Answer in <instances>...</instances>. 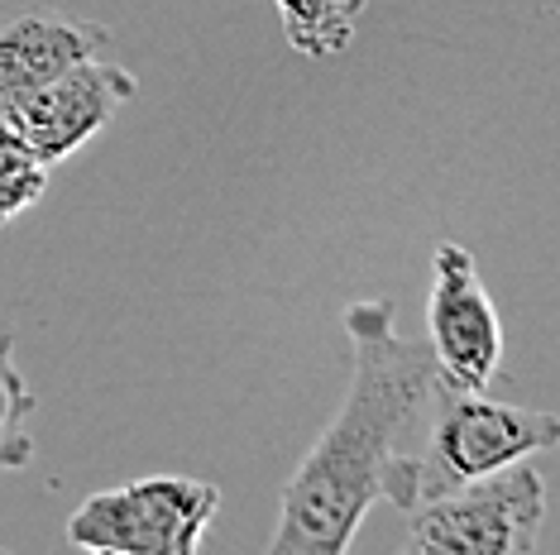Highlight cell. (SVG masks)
I'll return each mask as SVG.
<instances>
[{"label":"cell","instance_id":"cell-2","mask_svg":"<svg viewBox=\"0 0 560 555\" xmlns=\"http://www.w3.org/2000/svg\"><path fill=\"white\" fill-rule=\"evenodd\" d=\"M427 432L412 450L417 464V503L445 494L455 484L483 479L503 464L532 460L560 440V416L517 408V402L489 398V388H455L431 383L427 398Z\"/></svg>","mask_w":560,"mask_h":555},{"label":"cell","instance_id":"cell-3","mask_svg":"<svg viewBox=\"0 0 560 555\" xmlns=\"http://www.w3.org/2000/svg\"><path fill=\"white\" fill-rule=\"evenodd\" d=\"M546 527V479L532 460L455 484L407 508L412 555H537Z\"/></svg>","mask_w":560,"mask_h":555},{"label":"cell","instance_id":"cell-6","mask_svg":"<svg viewBox=\"0 0 560 555\" xmlns=\"http://www.w3.org/2000/svg\"><path fill=\"white\" fill-rule=\"evenodd\" d=\"M427 345L436 378L455 388H489L503 369V321L483 293L475 255L455 239H441L431 255L427 297Z\"/></svg>","mask_w":560,"mask_h":555},{"label":"cell","instance_id":"cell-7","mask_svg":"<svg viewBox=\"0 0 560 555\" xmlns=\"http://www.w3.org/2000/svg\"><path fill=\"white\" fill-rule=\"evenodd\" d=\"M106 44V24L78 20L68 10H30V15L5 20L0 24V101L96 58Z\"/></svg>","mask_w":560,"mask_h":555},{"label":"cell","instance_id":"cell-1","mask_svg":"<svg viewBox=\"0 0 560 555\" xmlns=\"http://www.w3.org/2000/svg\"><path fill=\"white\" fill-rule=\"evenodd\" d=\"M398 307L364 297L346 307L350 388L336 422L292 470L269 555H346L374 503L407 512L417 503V464L402 436L427 412L436 359L427 340L393 331Z\"/></svg>","mask_w":560,"mask_h":555},{"label":"cell","instance_id":"cell-4","mask_svg":"<svg viewBox=\"0 0 560 555\" xmlns=\"http://www.w3.org/2000/svg\"><path fill=\"white\" fill-rule=\"evenodd\" d=\"M221 508V488L192 474H149L101 488L62 522V541L96 555H192Z\"/></svg>","mask_w":560,"mask_h":555},{"label":"cell","instance_id":"cell-9","mask_svg":"<svg viewBox=\"0 0 560 555\" xmlns=\"http://www.w3.org/2000/svg\"><path fill=\"white\" fill-rule=\"evenodd\" d=\"M34 408H39V398L24 383V369L15 359V335L0 331V474L24 470L34 460V436H30Z\"/></svg>","mask_w":560,"mask_h":555},{"label":"cell","instance_id":"cell-10","mask_svg":"<svg viewBox=\"0 0 560 555\" xmlns=\"http://www.w3.org/2000/svg\"><path fill=\"white\" fill-rule=\"evenodd\" d=\"M44 192H48V163L34 158L20 139L0 134V225L39 206Z\"/></svg>","mask_w":560,"mask_h":555},{"label":"cell","instance_id":"cell-5","mask_svg":"<svg viewBox=\"0 0 560 555\" xmlns=\"http://www.w3.org/2000/svg\"><path fill=\"white\" fill-rule=\"evenodd\" d=\"M130 96L135 72L96 54L58 78L30 86V92L0 101V134L20 139L34 158L54 168V163L78 154L82 144H92Z\"/></svg>","mask_w":560,"mask_h":555},{"label":"cell","instance_id":"cell-8","mask_svg":"<svg viewBox=\"0 0 560 555\" xmlns=\"http://www.w3.org/2000/svg\"><path fill=\"white\" fill-rule=\"evenodd\" d=\"M273 5L283 20L288 48L312 62L346 54L364 15V0H273Z\"/></svg>","mask_w":560,"mask_h":555}]
</instances>
